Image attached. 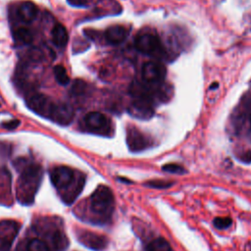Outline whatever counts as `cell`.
<instances>
[{"instance_id": "5bb4252c", "label": "cell", "mask_w": 251, "mask_h": 251, "mask_svg": "<svg viewBox=\"0 0 251 251\" xmlns=\"http://www.w3.org/2000/svg\"><path fill=\"white\" fill-rule=\"evenodd\" d=\"M18 16L24 23H31L37 16V7L30 1L23 2L18 8Z\"/></svg>"}, {"instance_id": "4316f807", "label": "cell", "mask_w": 251, "mask_h": 251, "mask_svg": "<svg viewBox=\"0 0 251 251\" xmlns=\"http://www.w3.org/2000/svg\"><path fill=\"white\" fill-rule=\"evenodd\" d=\"M119 179H120V181H123V182H126V183H131V180L124 178V177H119Z\"/></svg>"}, {"instance_id": "7c38bea8", "label": "cell", "mask_w": 251, "mask_h": 251, "mask_svg": "<svg viewBox=\"0 0 251 251\" xmlns=\"http://www.w3.org/2000/svg\"><path fill=\"white\" fill-rule=\"evenodd\" d=\"M128 34V29L124 25H116L107 28L105 31V38L110 44H120L126 40Z\"/></svg>"}, {"instance_id": "44dd1931", "label": "cell", "mask_w": 251, "mask_h": 251, "mask_svg": "<svg viewBox=\"0 0 251 251\" xmlns=\"http://www.w3.org/2000/svg\"><path fill=\"white\" fill-rule=\"evenodd\" d=\"M162 169H163V171H165L167 173L176 174V175H182L186 172L183 167H181L180 165H177V164H166L165 166H163Z\"/></svg>"}, {"instance_id": "603a6c76", "label": "cell", "mask_w": 251, "mask_h": 251, "mask_svg": "<svg viewBox=\"0 0 251 251\" xmlns=\"http://www.w3.org/2000/svg\"><path fill=\"white\" fill-rule=\"evenodd\" d=\"M27 57L32 62H39L43 59V53L38 48H31L27 52Z\"/></svg>"}, {"instance_id": "ac0fdd59", "label": "cell", "mask_w": 251, "mask_h": 251, "mask_svg": "<svg viewBox=\"0 0 251 251\" xmlns=\"http://www.w3.org/2000/svg\"><path fill=\"white\" fill-rule=\"evenodd\" d=\"M15 37L18 41L24 44H30L33 40L31 31L26 27H19L15 31Z\"/></svg>"}, {"instance_id": "9a60e30c", "label": "cell", "mask_w": 251, "mask_h": 251, "mask_svg": "<svg viewBox=\"0 0 251 251\" xmlns=\"http://www.w3.org/2000/svg\"><path fill=\"white\" fill-rule=\"evenodd\" d=\"M51 35H52L53 43L56 46L62 48V47H65L67 45L68 40H69V34H68V31H67L66 27L63 25L57 24L53 27Z\"/></svg>"}, {"instance_id": "cb8c5ba5", "label": "cell", "mask_w": 251, "mask_h": 251, "mask_svg": "<svg viewBox=\"0 0 251 251\" xmlns=\"http://www.w3.org/2000/svg\"><path fill=\"white\" fill-rule=\"evenodd\" d=\"M19 125H20V121L19 120H12L10 122H7V123L3 124L2 126L7 128V129H14V128L18 127Z\"/></svg>"}, {"instance_id": "6da1fadb", "label": "cell", "mask_w": 251, "mask_h": 251, "mask_svg": "<svg viewBox=\"0 0 251 251\" xmlns=\"http://www.w3.org/2000/svg\"><path fill=\"white\" fill-rule=\"evenodd\" d=\"M14 165L20 172L16 192L17 199L22 204H30L33 202L42 179V168L25 158L17 159Z\"/></svg>"}, {"instance_id": "52a82bcc", "label": "cell", "mask_w": 251, "mask_h": 251, "mask_svg": "<svg viewBox=\"0 0 251 251\" xmlns=\"http://www.w3.org/2000/svg\"><path fill=\"white\" fill-rule=\"evenodd\" d=\"M75 116L74 108L66 102H54L49 118L54 123L67 126L72 123Z\"/></svg>"}, {"instance_id": "5b68a950", "label": "cell", "mask_w": 251, "mask_h": 251, "mask_svg": "<svg viewBox=\"0 0 251 251\" xmlns=\"http://www.w3.org/2000/svg\"><path fill=\"white\" fill-rule=\"evenodd\" d=\"M21 224L13 220L0 221V251H8L17 237Z\"/></svg>"}, {"instance_id": "9c48e42d", "label": "cell", "mask_w": 251, "mask_h": 251, "mask_svg": "<svg viewBox=\"0 0 251 251\" xmlns=\"http://www.w3.org/2000/svg\"><path fill=\"white\" fill-rule=\"evenodd\" d=\"M77 239L84 246L96 251H102L108 245L106 236L88 230H80L77 233Z\"/></svg>"}, {"instance_id": "3957f363", "label": "cell", "mask_w": 251, "mask_h": 251, "mask_svg": "<svg viewBox=\"0 0 251 251\" xmlns=\"http://www.w3.org/2000/svg\"><path fill=\"white\" fill-rule=\"evenodd\" d=\"M45 225L38 223V226L34 229L40 233V237H27L23 240L17 251H57V246L61 240L63 230L58 226L49 224V221H45Z\"/></svg>"}, {"instance_id": "83f0119b", "label": "cell", "mask_w": 251, "mask_h": 251, "mask_svg": "<svg viewBox=\"0 0 251 251\" xmlns=\"http://www.w3.org/2000/svg\"><path fill=\"white\" fill-rule=\"evenodd\" d=\"M250 123H251V116H250Z\"/></svg>"}, {"instance_id": "7402d4cb", "label": "cell", "mask_w": 251, "mask_h": 251, "mask_svg": "<svg viewBox=\"0 0 251 251\" xmlns=\"http://www.w3.org/2000/svg\"><path fill=\"white\" fill-rule=\"evenodd\" d=\"M231 219L228 217H218L214 219V226L217 228L223 229V228H226L231 225Z\"/></svg>"}, {"instance_id": "30bf717a", "label": "cell", "mask_w": 251, "mask_h": 251, "mask_svg": "<svg viewBox=\"0 0 251 251\" xmlns=\"http://www.w3.org/2000/svg\"><path fill=\"white\" fill-rule=\"evenodd\" d=\"M141 73L145 81L155 83L164 79L166 75V68L160 63L149 61L143 65Z\"/></svg>"}, {"instance_id": "e0dca14e", "label": "cell", "mask_w": 251, "mask_h": 251, "mask_svg": "<svg viewBox=\"0 0 251 251\" xmlns=\"http://www.w3.org/2000/svg\"><path fill=\"white\" fill-rule=\"evenodd\" d=\"M54 72V75H55V79L57 80V82L61 85H67L70 82V77L69 75L67 73V70L64 66L62 65H57L54 67L53 69Z\"/></svg>"}, {"instance_id": "8fae6325", "label": "cell", "mask_w": 251, "mask_h": 251, "mask_svg": "<svg viewBox=\"0 0 251 251\" xmlns=\"http://www.w3.org/2000/svg\"><path fill=\"white\" fill-rule=\"evenodd\" d=\"M127 144L131 151H141L148 147L149 141L139 130L131 128L127 130Z\"/></svg>"}, {"instance_id": "d6986e66", "label": "cell", "mask_w": 251, "mask_h": 251, "mask_svg": "<svg viewBox=\"0 0 251 251\" xmlns=\"http://www.w3.org/2000/svg\"><path fill=\"white\" fill-rule=\"evenodd\" d=\"M174 184V182L172 181H168V180H160V179H154V180H149L147 182L144 183L145 186L151 187V188H157V189H166L171 187Z\"/></svg>"}, {"instance_id": "2e32d148", "label": "cell", "mask_w": 251, "mask_h": 251, "mask_svg": "<svg viewBox=\"0 0 251 251\" xmlns=\"http://www.w3.org/2000/svg\"><path fill=\"white\" fill-rule=\"evenodd\" d=\"M146 251H174L170 243L162 237L156 238L147 245Z\"/></svg>"}, {"instance_id": "ffe728a7", "label": "cell", "mask_w": 251, "mask_h": 251, "mask_svg": "<svg viewBox=\"0 0 251 251\" xmlns=\"http://www.w3.org/2000/svg\"><path fill=\"white\" fill-rule=\"evenodd\" d=\"M86 89V83L81 79H75L72 84V93L74 95H81Z\"/></svg>"}, {"instance_id": "484cf974", "label": "cell", "mask_w": 251, "mask_h": 251, "mask_svg": "<svg viewBox=\"0 0 251 251\" xmlns=\"http://www.w3.org/2000/svg\"><path fill=\"white\" fill-rule=\"evenodd\" d=\"M241 160H242L244 163H250V162H251V151L246 152V153L241 157Z\"/></svg>"}, {"instance_id": "7a4b0ae2", "label": "cell", "mask_w": 251, "mask_h": 251, "mask_svg": "<svg viewBox=\"0 0 251 251\" xmlns=\"http://www.w3.org/2000/svg\"><path fill=\"white\" fill-rule=\"evenodd\" d=\"M50 178L62 200L70 205L81 192L84 175L66 166L55 167L50 171Z\"/></svg>"}, {"instance_id": "ba28073f", "label": "cell", "mask_w": 251, "mask_h": 251, "mask_svg": "<svg viewBox=\"0 0 251 251\" xmlns=\"http://www.w3.org/2000/svg\"><path fill=\"white\" fill-rule=\"evenodd\" d=\"M135 48L146 55H153L161 48V41L156 34L144 32L136 36L134 41Z\"/></svg>"}, {"instance_id": "8992f818", "label": "cell", "mask_w": 251, "mask_h": 251, "mask_svg": "<svg viewBox=\"0 0 251 251\" xmlns=\"http://www.w3.org/2000/svg\"><path fill=\"white\" fill-rule=\"evenodd\" d=\"M25 103L27 107L35 114L45 118H49L54 101H52L48 96L42 93L35 92L27 96Z\"/></svg>"}, {"instance_id": "277c9868", "label": "cell", "mask_w": 251, "mask_h": 251, "mask_svg": "<svg viewBox=\"0 0 251 251\" xmlns=\"http://www.w3.org/2000/svg\"><path fill=\"white\" fill-rule=\"evenodd\" d=\"M89 211L97 223L108 221L114 211V195L106 185H99L89 198Z\"/></svg>"}, {"instance_id": "d4e9b609", "label": "cell", "mask_w": 251, "mask_h": 251, "mask_svg": "<svg viewBox=\"0 0 251 251\" xmlns=\"http://www.w3.org/2000/svg\"><path fill=\"white\" fill-rule=\"evenodd\" d=\"M71 6L74 7H85L87 5V0H67Z\"/></svg>"}, {"instance_id": "4fadbf2b", "label": "cell", "mask_w": 251, "mask_h": 251, "mask_svg": "<svg viewBox=\"0 0 251 251\" xmlns=\"http://www.w3.org/2000/svg\"><path fill=\"white\" fill-rule=\"evenodd\" d=\"M84 122L86 126L92 130H102L108 125L107 118L100 112H89L85 116Z\"/></svg>"}]
</instances>
